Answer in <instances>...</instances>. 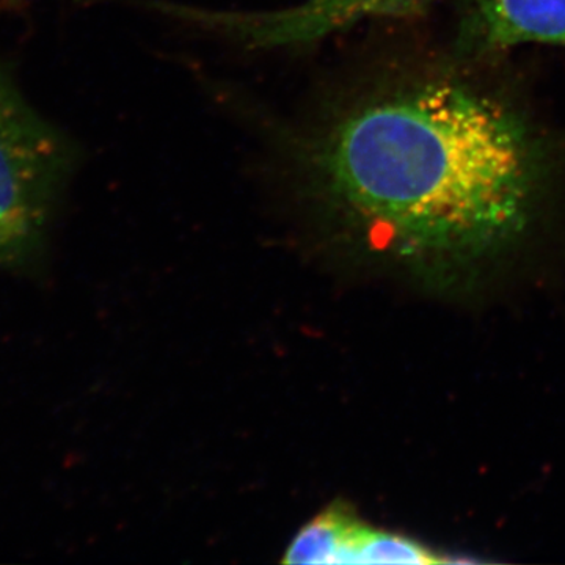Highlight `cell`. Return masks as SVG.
I'll list each match as a JSON object with an SVG mask.
<instances>
[{
	"label": "cell",
	"mask_w": 565,
	"mask_h": 565,
	"mask_svg": "<svg viewBox=\"0 0 565 565\" xmlns=\"http://www.w3.org/2000/svg\"><path fill=\"white\" fill-rule=\"evenodd\" d=\"M302 163L316 192L375 243L452 263L519 237L542 181L525 121L448 79L348 104L311 136Z\"/></svg>",
	"instance_id": "cell-1"
},
{
	"label": "cell",
	"mask_w": 565,
	"mask_h": 565,
	"mask_svg": "<svg viewBox=\"0 0 565 565\" xmlns=\"http://www.w3.org/2000/svg\"><path fill=\"white\" fill-rule=\"evenodd\" d=\"M282 561L288 564L444 563L418 542L363 525L341 509H330L303 526Z\"/></svg>",
	"instance_id": "cell-4"
},
{
	"label": "cell",
	"mask_w": 565,
	"mask_h": 565,
	"mask_svg": "<svg viewBox=\"0 0 565 565\" xmlns=\"http://www.w3.org/2000/svg\"><path fill=\"white\" fill-rule=\"evenodd\" d=\"M71 151L0 68V269L39 263Z\"/></svg>",
	"instance_id": "cell-2"
},
{
	"label": "cell",
	"mask_w": 565,
	"mask_h": 565,
	"mask_svg": "<svg viewBox=\"0 0 565 565\" xmlns=\"http://www.w3.org/2000/svg\"><path fill=\"white\" fill-rule=\"evenodd\" d=\"M433 0H303L264 13L206 11V28L252 47H288L313 43L370 18H401L426 10Z\"/></svg>",
	"instance_id": "cell-3"
},
{
	"label": "cell",
	"mask_w": 565,
	"mask_h": 565,
	"mask_svg": "<svg viewBox=\"0 0 565 565\" xmlns=\"http://www.w3.org/2000/svg\"><path fill=\"white\" fill-rule=\"evenodd\" d=\"M460 40L479 54L523 43L565 47V0H468Z\"/></svg>",
	"instance_id": "cell-5"
}]
</instances>
